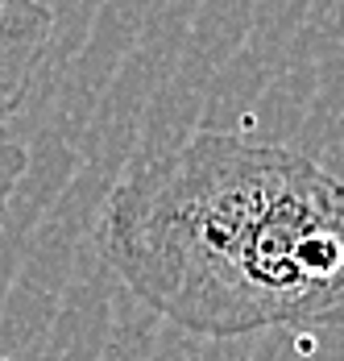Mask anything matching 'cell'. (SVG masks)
<instances>
[{"instance_id":"1","label":"cell","mask_w":344,"mask_h":361,"mask_svg":"<svg viewBox=\"0 0 344 361\" xmlns=\"http://www.w3.org/2000/svg\"><path fill=\"white\" fill-rule=\"evenodd\" d=\"M96 245L204 341L344 320V183L290 145L199 129L141 154L104 195Z\"/></svg>"},{"instance_id":"3","label":"cell","mask_w":344,"mask_h":361,"mask_svg":"<svg viewBox=\"0 0 344 361\" xmlns=\"http://www.w3.org/2000/svg\"><path fill=\"white\" fill-rule=\"evenodd\" d=\"M25 166H30L25 145L0 125V216H4V208H8V200H13V191H17L21 175H25Z\"/></svg>"},{"instance_id":"4","label":"cell","mask_w":344,"mask_h":361,"mask_svg":"<svg viewBox=\"0 0 344 361\" xmlns=\"http://www.w3.org/2000/svg\"><path fill=\"white\" fill-rule=\"evenodd\" d=\"M0 361H8V357H0Z\"/></svg>"},{"instance_id":"2","label":"cell","mask_w":344,"mask_h":361,"mask_svg":"<svg viewBox=\"0 0 344 361\" xmlns=\"http://www.w3.org/2000/svg\"><path fill=\"white\" fill-rule=\"evenodd\" d=\"M50 30L54 17L42 0H0V125L25 100L46 59Z\"/></svg>"}]
</instances>
